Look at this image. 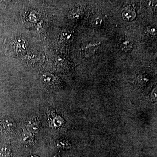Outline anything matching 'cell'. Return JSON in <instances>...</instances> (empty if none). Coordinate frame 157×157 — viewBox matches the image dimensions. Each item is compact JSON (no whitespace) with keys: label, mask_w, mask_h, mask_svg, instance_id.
<instances>
[{"label":"cell","mask_w":157,"mask_h":157,"mask_svg":"<svg viewBox=\"0 0 157 157\" xmlns=\"http://www.w3.org/2000/svg\"><path fill=\"white\" fill-rule=\"evenodd\" d=\"M42 80L44 83L50 87H55L56 86L57 81L56 78L51 74L45 73L42 76Z\"/></svg>","instance_id":"6da1fadb"},{"label":"cell","mask_w":157,"mask_h":157,"mask_svg":"<svg viewBox=\"0 0 157 157\" xmlns=\"http://www.w3.org/2000/svg\"><path fill=\"white\" fill-rule=\"evenodd\" d=\"M98 44L97 43H90L82 49V51L85 56H90L95 53L97 48Z\"/></svg>","instance_id":"7a4b0ae2"},{"label":"cell","mask_w":157,"mask_h":157,"mask_svg":"<svg viewBox=\"0 0 157 157\" xmlns=\"http://www.w3.org/2000/svg\"><path fill=\"white\" fill-rule=\"evenodd\" d=\"M122 17L124 20L127 21H131L135 19L136 17V13L135 11L132 10H126L123 12Z\"/></svg>","instance_id":"3957f363"},{"label":"cell","mask_w":157,"mask_h":157,"mask_svg":"<svg viewBox=\"0 0 157 157\" xmlns=\"http://www.w3.org/2000/svg\"><path fill=\"white\" fill-rule=\"evenodd\" d=\"M147 31L151 35H155L156 33V31L155 29V28L152 27H149L147 28Z\"/></svg>","instance_id":"277c9868"},{"label":"cell","mask_w":157,"mask_h":157,"mask_svg":"<svg viewBox=\"0 0 157 157\" xmlns=\"http://www.w3.org/2000/svg\"><path fill=\"white\" fill-rule=\"evenodd\" d=\"M102 22V20L101 17H96L95 19L94 20V23L96 25H100L101 23Z\"/></svg>","instance_id":"5b68a950"},{"label":"cell","mask_w":157,"mask_h":157,"mask_svg":"<svg viewBox=\"0 0 157 157\" xmlns=\"http://www.w3.org/2000/svg\"><path fill=\"white\" fill-rule=\"evenodd\" d=\"M39 157L38 156H31V157Z\"/></svg>","instance_id":"8992f818"}]
</instances>
